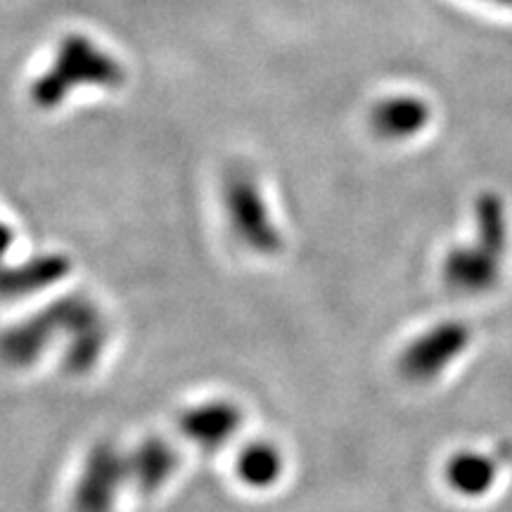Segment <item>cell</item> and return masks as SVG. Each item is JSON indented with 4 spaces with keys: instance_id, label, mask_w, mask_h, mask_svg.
<instances>
[{
    "instance_id": "8",
    "label": "cell",
    "mask_w": 512,
    "mask_h": 512,
    "mask_svg": "<svg viewBox=\"0 0 512 512\" xmlns=\"http://www.w3.org/2000/svg\"><path fill=\"white\" fill-rule=\"evenodd\" d=\"M181 432L185 439L207 451L221 448L235 437L242 425V411L238 403L228 399H214L197 403L181 413Z\"/></svg>"
},
{
    "instance_id": "7",
    "label": "cell",
    "mask_w": 512,
    "mask_h": 512,
    "mask_svg": "<svg viewBox=\"0 0 512 512\" xmlns=\"http://www.w3.org/2000/svg\"><path fill=\"white\" fill-rule=\"evenodd\" d=\"M432 121L430 102L420 95L401 93L377 100L368 114L370 131L387 143L418 138Z\"/></svg>"
},
{
    "instance_id": "11",
    "label": "cell",
    "mask_w": 512,
    "mask_h": 512,
    "mask_svg": "<svg viewBox=\"0 0 512 512\" xmlns=\"http://www.w3.org/2000/svg\"><path fill=\"white\" fill-rule=\"evenodd\" d=\"M446 482L453 491L465 498H482L496 484V458L477 451H458L446 463Z\"/></svg>"
},
{
    "instance_id": "12",
    "label": "cell",
    "mask_w": 512,
    "mask_h": 512,
    "mask_svg": "<svg viewBox=\"0 0 512 512\" xmlns=\"http://www.w3.org/2000/svg\"><path fill=\"white\" fill-rule=\"evenodd\" d=\"M283 453L271 441H252L242 446L235 458V472L242 484L249 489H268L283 477Z\"/></svg>"
},
{
    "instance_id": "6",
    "label": "cell",
    "mask_w": 512,
    "mask_h": 512,
    "mask_svg": "<svg viewBox=\"0 0 512 512\" xmlns=\"http://www.w3.org/2000/svg\"><path fill=\"white\" fill-rule=\"evenodd\" d=\"M128 482L126 453L110 441L93 446L72 494V512H114L121 486Z\"/></svg>"
},
{
    "instance_id": "4",
    "label": "cell",
    "mask_w": 512,
    "mask_h": 512,
    "mask_svg": "<svg viewBox=\"0 0 512 512\" xmlns=\"http://www.w3.org/2000/svg\"><path fill=\"white\" fill-rule=\"evenodd\" d=\"M221 202L230 233L247 252L256 256H278L283 252V235L275 226L261 185L249 166L233 164L223 174Z\"/></svg>"
},
{
    "instance_id": "2",
    "label": "cell",
    "mask_w": 512,
    "mask_h": 512,
    "mask_svg": "<svg viewBox=\"0 0 512 512\" xmlns=\"http://www.w3.org/2000/svg\"><path fill=\"white\" fill-rule=\"evenodd\" d=\"M475 240L448 249L441 278L451 292L484 294L501 280L508 249V214L498 192H482L475 202Z\"/></svg>"
},
{
    "instance_id": "9",
    "label": "cell",
    "mask_w": 512,
    "mask_h": 512,
    "mask_svg": "<svg viewBox=\"0 0 512 512\" xmlns=\"http://www.w3.org/2000/svg\"><path fill=\"white\" fill-rule=\"evenodd\" d=\"M72 273V261L64 254L31 256L22 264H0V302L31 297L48 290Z\"/></svg>"
},
{
    "instance_id": "10",
    "label": "cell",
    "mask_w": 512,
    "mask_h": 512,
    "mask_svg": "<svg viewBox=\"0 0 512 512\" xmlns=\"http://www.w3.org/2000/svg\"><path fill=\"white\" fill-rule=\"evenodd\" d=\"M178 465H181V458L176 448L169 441L150 437L140 441L126 456L128 482L136 486L140 494L150 496L176 475Z\"/></svg>"
},
{
    "instance_id": "1",
    "label": "cell",
    "mask_w": 512,
    "mask_h": 512,
    "mask_svg": "<svg viewBox=\"0 0 512 512\" xmlns=\"http://www.w3.org/2000/svg\"><path fill=\"white\" fill-rule=\"evenodd\" d=\"M55 337L69 339L64 368L72 375H86L98 366L107 347V323L95 302L83 294H69L0 332V363L27 370L46 354Z\"/></svg>"
},
{
    "instance_id": "13",
    "label": "cell",
    "mask_w": 512,
    "mask_h": 512,
    "mask_svg": "<svg viewBox=\"0 0 512 512\" xmlns=\"http://www.w3.org/2000/svg\"><path fill=\"white\" fill-rule=\"evenodd\" d=\"M12 245H15V233L8 223L0 221V264H5V256H8Z\"/></svg>"
},
{
    "instance_id": "5",
    "label": "cell",
    "mask_w": 512,
    "mask_h": 512,
    "mask_svg": "<svg viewBox=\"0 0 512 512\" xmlns=\"http://www.w3.org/2000/svg\"><path fill=\"white\" fill-rule=\"evenodd\" d=\"M472 330L463 320H444L425 330L401 351L399 373L408 382H432L470 347Z\"/></svg>"
},
{
    "instance_id": "14",
    "label": "cell",
    "mask_w": 512,
    "mask_h": 512,
    "mask_svg": "<svg viewBox=\"0 0 512 512\" xmlns=\"http://www.w3.org/2000/svg\"><path fill=\"white\" fill-rule=\"evenodd\" d=\"M479 3L496 5V8H503V10H512V0H479Z\"/></svg>"
},
{
    "instance_id": "3",
    "label": "cell",
    "mask_w": 512,
    "mask_h": 512,
    "mask_svg": "<svg viewBox=\"0 0 512 512\" xmlns=\"http://www.w3.org/2000/svg\"><path fill=\"white\" fill-rule=\"evenodd\" d=\"M126 83V69L117 57L86 34H67L53 64L31 83L29 98L43 112L55 110L79 88L117 91Z\"/></svg>"
}]
</instances>
